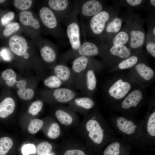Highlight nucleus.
Returning a JSON list of instances; mask_svg holds the SVG:
<instances>
[{"label": "nucleus", "instance_id": "f704fd0d", "mask_svg": "<svg viewBox=\"0 0 155 155\" xmlns=\"http://www.w3.org/2000/svg\"><path fill=\"white\" fill-rule=\"evenodd\" d=\"M44 121L39 119H34L32 120L29 123L28 130L29 132L32 134L36 133L43 126Z\"/></svg>", "mask_w": 155, "mask_h": 155}, {"label": "nucleus", "instance_id": "423d86ee", "mask_svg": "<svg viewBox=\"0 0 155 155\" xmlns=\"http://www.w3.org/2000/svg\"><path fill=\"white\" fill-rule=\"evenodd\" d=\"M92 57L80 56L73 60L71 69L75 83V89L86 95L85 75L86 69L91 61Z\"/></svg>", "mask_w": 155, "mask_h": 155}, {"label": "nucleus", "instance_id": "c756f323", "mask_svg": "<svg viewBox=\"0 0 155 155\" xmlns=\"http://www.w3.org/2000/svg\"><path fill=\"white\" fill-rule=\"evenodd\" d=\"M1 76L3 79L5 81L6 84L8 86H12L16 82V74L11 69H7L3 71Z\"/></svg>", "mask_w": 155, "mask_h": 155}, {"label": "nucleus", "instance_id": "09e8293b", "mask_svg": "<svg viewBox=\"0 0 155 155\" xmlns=\"http://www.w3.org/2000/svg\"><path fill=\"white\" fill-rule=\"evenodd\" d=\"M5 0H0V3H2L4 2Z\"/></svg>", "mask_w": 155, "mask_h": 155}, {"label": "nucleus", "instance_id": "2f4dec72", "mask_svg": "<svg viewBox=\"0 0 155 155\" xmlns=\"http://www.w3.org/2000/svg\"><path fill=\"white\" fill-rule=\"evenodd\" d=\"M138 61L137 56L136 55H131L121 61L118 65V67L121 69H128L136 65Z\"/></svg>", "mask_w": 155, "mask_h": 155}, {"label": "nucleus", "instance_id": "412c9836", "mask_svg": "<svg viewBox=\"0 0 155 155\" xmlns=\"http://www.w3.org/2000/svg\"><path fill=\"white\" fill-rule=\"evenodd\" d=\"M8 44L11 51L18 56H23L27 51V42L22 36L16 35L12 36L9 40Z\"/></svg>", "mask_w": 155, "mask_h": 155}, {"label": "nucleus", "instance_id": "a211bd4d", "mask_svg": "<svg viewBox=\"0 0 155 155\" xmlns=\"http://www.w3.org/2000/svg\"><path fill=\"white\" fill-rule=\"evenodd\" d=\"M100 65L99 62L92 59L86 69L85 75L86 96L91 97L96 90L97 80L95 71L99 68Z\"/></svg>", "mask_w": 155, "mask_h": 155}, {"label": "nucleus", "instance_id": "1a4fd4ad", "mask_svg": "<svg viewBox=\"0 0 155 155\" xmlns=\"http://www.w3.org/2000/svg\"><path fill=\"white\" fill-rule=\"evenodd\" d=\"M54 115L63 129H75L80 122L77 114L68 106L63 104H57L54 112Z\"/></svg>", "mask_w": 155, "mask_h": 155}, {"label": "nucleus", "instance_id": "9d476101", "mask_svg": "<svg viewBox=\"0 0 155 155\" xmlns=\"http://www.w3.org/2000/svg\"><path fill=\"white\" fill-rule=\"evenodd\" d=\"M73 2V8L76 10L78 14L85 18L89 19L104 8L101 1L81 0H75Z\"/></svg>", "mask_w": 155, "mask_h": 155}, {"label": "nucleus", "instance_id": "4c0bfd02", "mask_svg": "<svg viewBox=\"0 0 155 155\" xmlns=\"http://www.w3.org/2000/svg\"><path fill=\"white\" fill-rule=\"evenodd\" d=\"M43 102L41 100H37L33 102L28 109V112L32 115H37L42 110Z\"/></svg>", "mask_w": 155, "mask_h": 155}, {"label": "nucleus", "instance_id": "4468645a", "mask_svg": "<svg viewBox=\"0 0 155 155\" xmlns=\"http://www.w3.org/2000/svg\"><path fill=\"white\" fill-rule=\"evenodd\" d=\"M47 3L59 23L64 22L73 9V4L69 0H49Z\"/></svg>", "mask_w": 155, "mask_h": 155}, {"label": "nucleus", "instance_id": "37998d69", "mask_svg": "<svg viewBox=\"0 0 155 155\" xmlns=\"http://www.w3.org/2000/svg\"><path fill=\"white\" fill-rule=\"evenodd\" d=\"M126 6L132 7H136L142 5L145 1L142 0H126L123 1Z\"/></svg>", "mask_w": 155, "mask_h": 155}, {"label": "nucleus", "instance_id": "2eb2a0df", "mask_svg": "<svg viewBox=\"0 0 155 155\" xmlns=\"http://www.w3.org/2000/svg\"><path fill=\"white\" fill-rule=\"evenodd\" d=\"M49 99L57 104H69L74 98L79 96L75 89L67 87L52 89L48 93Z\"/></svg>", "mask_w": 155, "mask_h": 155}, {"label": "nucleus", "instance_id": "0eeeda50", "mask_svg": "<svg viewBox=\"0 0 155 155\" xmlns=\"http://www.w3.org/2000/svg\"><path fill=\"white\" fill-rule=\"evenodd\" d=\"M39 16L43 25L55 37L61 39L66 36L55 14L48 6L40 8Z\"/></svg>", "mask_w": 155, "mask_h": 155}, {"label": "nucleus", "instance_id": "6ab92c4d", "mask_svg": "<svg viewBox=\"0 0 155 155\" xmlns=\"http://www.w3.org/2000/svg\"><path fill=\"white\" fill-rule=\"evenodd\" d=\"M130 84L127 81L119 79L114 82L109 88L108 94L115 100L123 99L131 89Z\"/></svg>", "mask_w": 155, "mask_h": 155}, {"label": "nucleus", "instance_id": "f3484780", "mask_svg": "<svg viewBox=\"0 0 155 155\" xmlns=\"http://www.w3.org/2000/svg\"><path fill=\"white\" fill-rule=\"evenodd\" d=\"M54 75L59 78L67 87L75 89V85L73 75L71 68L66 63L60 61L53 68Z\"/></svg>", "mask_w": 155, "mask_h": 155}, {"label": "nucleus", "instance_id": "c85d7f7f", "mask_svg": "<svg viewBox=\"0 0 155 155\" xmlns=\"http://www.w3.org/2000/svg\"><path fill=\"white\" fill-rule=\"evenodd\" d=\"M46 133L49 138L55 140L62 137L63 135V129L57 121H53L49 125Z\"/></svg>", "mask_w": 155, "mask_h": 155}, {"label": "nucleus", "instance_id": "a18cd8bd", "mask_svg": "<svg viewBox=\"0 0 155 155\" xmlns=\"http://www.w3.org/2000/svg\"><path fill=\"white\" fill-rule=\"evenodd\" d=\"M1 55L5 60H8L10 59L9 53L6 49H3L2 50L1 52Z\"/></svg>", "mask_w": 155, "mask_h": 155}, {"label": "nucleus", "instance_id": "bb28decb", "mask_svg": "<svg viewBox=\"0 0 155 155\" xmlns=\"http://www.w3.org/2000/svg\"><path fill=\"white\" fill-rule=\"evenodd\" d=\"M16 106L15 102L11 97L4 98L0 102V118H4L11 114Z\"/></svg>", "mask_w": 155, "mask_h": 155}, {"label": "nucleus", "instance_id": "c9c22d12", "mask_svg": "<svg viewBox=\"0 0 155 155\" xmlns=\"http://www.w3.org/2000/svg\"><path fill=\"white\" fill-rule=\"evenodd\" d=\"M17 94L21 99L24 100H29L34 97V92L33 89L30 88H25L18 89Z\"/></svg>", "mask_w": 155, "mask_h": 155}, {"label": "nucleus", "instance_id": "473e14b6", "mask_svg": "<svg viewBox=\"0 0 155 155\" xmlns=\"http://www.w3.org/2000/svg\"><path fill=\"white\" fill-rule=\"evenodd\" d=\"M13 144L12 140L7 137L0 138V155H5L12 148Z\"/></svg>", "mask_w": 155, "mask_h": 155}, {"label": "nucleus", "instance_id": "cd10ccee", "mask_svg": "<svg viewBox=\"0 0 155 155\" xmlns=\"http://www.w3.org/2000/svg\"><path fill=\"white\" fill-rule=\"evenodd\" d=\"M135 69L139 76L146 81L150 80L154 76V73L153 69L144 63L137 64Z\"/></svg>", "mask_w": 155, "mask_h": 155}, {"label": "nucleus", "instance_id": "49530a36", "mask_svg": "<svg viewBox=\"0 0 155 155\" xmlns=\"http://www.w3.org/2000/svg\"><path fill=\"white\" fill-rule=\"evenodd\" d=\"M149 2L151 5L154 8L155 7V0H150L149 1Z\"/></svg>", "mask_w": 155, "mask_h": 155}, {"label": "nucleus", "instance_id": "f8f14e48", "mask_svg": "<svg viewBox=\"0 0 155 155\" xmlns=\"http://www.w3.org/2000/svg\"><path fill=\"white\" fill-rule=\"evenodd\" d=\"M142 123V134L141 144L153 145L155 142V111L150 108L147 113Z\"/></svg>", "mask_w": 155, "mask_h": 155}, {"label": "nucleus", "instance_id": "ea45409f", "mask_svg": "<svg viewBox=\"0 0 155 155\" xmlns=\"http://www.w3.org/2000/svg\"><path fill=\"white\" fill-rule=\"evenodd\" d=\"M146 48L147 51L154 58L155 57V38L147 36L146 38Z\"/></svg>", "mask_w": 155, "mask_h": 155}, {"label": "nucleus", "instance_id": "6e6552de", "mask_svg": "<svg viewBox=\"0 0 155 155\" xmlns=\"http://www.w3.org/2000/svg\"><path fill=\"white\" fill-rule=\"evenodd\" d=\"M78 14L76 10L73 8L72 12L64 22L66 27V35L71 46L69 50L72 51H76L81 44Z\"/></svg>", "mask_w": 155, "mask_h": 155}, {"label": "nucleus", "instance_id": "393cba45", "mask_svg": "<svg viewBox=\"0 0 155 155\" xmlns=\"http://www.w3.org/2000/svg\"><path fill=\"white\" fill-rule=\"evenodd\" d=\"M123 28L111 38L103 42L108 46L116 44L125 46L128 45L129 40V34L126 26Z\"/></svg>", "mask_w": 155, "mask_h": 155}, {"label": "nucleus", "instance_id": "72a5a7b5", "mask_svg": "<svg viewBox=\"0 0 155 155\" xmlns=\"http://www.w3.org/2000/svg\"><path fill=\"white\" fill-rule=\"evenodd\" d=\"M53 149L52 144L47 141H44L37 145L36 152L37 155H46L51 152Z\"/></svg>", "mask_w": 155, "mask_h": 155}, {"label": "nucleus", "instance_id": "c03bdc74", "mask_svg": "<svg viewBox=\"0 0 155 155\" xmlns=\"http://www.w3.org/2000/svg\"><path fill=\"white\" fill-rule=\"evenodd\" d=\"M27 85L26 81L25 80H20L16 82V87L18 89L26 88Z\"/></svg>", "mask_w": 155, "mask_h": 155}, {"label": "nucleus", "instance_id": "79ce46f5", "mask_svg": "<svg viewBox=\"0 0 155 155\" xmlns=\"http://www.w3.org/2000/svg\"><path fill=\"white\" fill-rule=\"evenodd\" d=\"M15 16V13L13 11H9L5 14L1 18V22L2 25L5 26L11 23Z\"/></svg>", "mask_w": 155, "mask_h": 155}, {"label": "nucleus", "instance_id": "ddd939ff", "mask_svg": "<svg viewBox=\"0 0 155 155\" xmlns=\"http://www.w3.org/2000/svg\"><path fill=\"white\" fill-rule=\"evenodd\" d=\"M143 98V94L140 90H133L121 101L119 105V108L123 113V115L135 117L134 111L141 105Z\"/></svg>", "mask_w": 155, "mask_h": 155}, {"label": "nucleus", "instance_id": "aec40b11", "mask_svg": "<svg viewBox=\"0 0 155 155\" xmlns=\"http://www.w3.org/2000/svg\"><path fill=\"white\" fill-rule=\"evenodd\" d=\"M103 152V155H121L123 150L129 149L130 145L123 139L116 137L111 140Z\"/></svg>", "mask_w": 155, "mask_h": 155}, {"label": "nucleus", "instance_id": "f03ea898", "mask_svg": "<svg viewBox=\"0 0 155 155\" xmlns=\"http://www.w3.org/2000/svg\"><path fill=\"white\" fill-rule=\"evenodd\" d=\"M109 123L126 142L131 145L141 144L142 123L135 118L123 115L111 117Z\"/></svg>", "mask_w": 155, "mask_h": 155}, {"label": "nucleus", "instance_id": "39448f33", "mask_svg": "<svg viewBox=\"0 0 155 155\" xmlns=\"http://www.w3.org/2000/svg\"><path fill=\"white\" fill-rule=\"evenodd\" d=\"M102 46V42L98 44L91 41H85L81 44L76 51H72L69 50L62 54L59 57L60 61L66 63L69 60H73L80 56L92 57L100 55Z\"/></svg>", "mask_w": 155, "mask_h": 155}, {"label": "nucleus", "instance_id": "4be33fe9", "mask_svg": "<svg viewBox=\"0 0 155 155\" xmlns=\"http://www.w3.org/2000/svg\"><path fill=\"white\" fill-rule=\"evenodd\" d=\"M123 19L116 16L107 24L100 40L104 42L110 39L121 30Z\"/></svg>", "mask_w": 155, "mask_h": 155}, {"label": "nucleus", "instance_id": "9b49d317", "mask_svg": "<svg viewBox=\"0 0 155 155\" xmlns=\"http://www.w3.org/2000/svg\"><path fill=\"white\" fill-rule=\"evenodd\" d=\"M62 137L61 144L67 148L63 155H87L84 150L87 146L76 133L65 134Z\"/></svg>", "mask_w": 155, "mask_h": 155}, {"label": "nucleus", "instance_id": "7c9ffc66", "mask_svg": "<svg viewBox=\"0 0 155 155\" xmlns=\"http://www.w3.org/2000/svg\"><path fill=\"white\" fill-rule=\"evenodd\" d=\"M44 84L45 86L51 89L59 88L64 85L63 82L54 74L45 79Z\"/></svg>", "mask_w": 155, "mask_h": 155}, {"label": "nucleus", "instance_id": "20e7f679", "mask_svg": "<svg viewBox=\"0 0 155 155\" xmlns=\"http://www.w3.org/2000/svg\"><path fill=\"white\" fill-rule=\"evenodd\" d=\"M116 14V12L111 8H104L89 19L85 26L86 32L100 40L107 24Z\"/></svg>", "mask_w": 155, "mask_h": 155}, {"label": "nucleus", "instance_id": "a878e982", "mask_svg": "<svg viewBox=\"0 0 155 155\" xmlns=\"http://www.w3.org/2000/svg\"><path fill=\"white\" fill-rule=\"evenodd\" d=\"M19 19L20 22L24 26H30L36 30L39 29L40 27L39 21L34 18L30 11H22L19 14Z\"/></svg>", "mask_w": 155, "mask_h": 155}, {"label": "nucleus", "instance_id": "58836bf2", "mask_svg": "<svg viewBox=\"0 0 155 155\" xmlns=\"http://www.w3.org/2000/svg\"><path fill=\"white\" fill-rule=\"evenodd\" d=\"M33 0H15L13 2L14 6L17 8L24 11L29 9L32 6Z\"/></svg>", "mask_w": 155, "mask_h": 155}, {"label": "nucleus", "instance_id": "a19ab883", "mask_svg": "<svg viewBox=\"0 0 155 155\" xmlns=\"http://www.w3.org/2000/svg\"><path fill=\"white\" fill-rule=\"evenodd\" d=\"M22 152L23 155L34 154L36 152V148L33 144H25L22 147Z\"/></svg>", "mask_w": 155, "mask_h": 155}, {"label": "nucleus", "instance_id": "b1692460", "mask_svg": "<svg viewBox=\"0 0 155 155\" xmlns=\"http://www.w3.org/2000/svg\"><path fill=\"white\" fill-rule=\"evenodd\" d=\"M102 51L108 52L113 56L123 59L129 57L131 54V50L126 46L116 44L108 46L103 42Z\"/></svg>", "mask_w": 155, "mask_h": 155}, {"label": "nucleus", "instance_id": "7ed1b4c3", "mask_svg": "<svg viewBox=\"0 0 155 155\" xmlns=\"http://www.w3.org/2000/svg\"><path fill=\"white\" fill-rule=\"evenodd\" d=\"M125 26L129 36V48L137 50L142 47L146 40L143 21L137 14L129 12L125 18Z\"/></svg>", "mask_w": 155, "mask_h": 155}, {"label": "nucleus", "instance_id": "de8ad7c7", "mask_svg": "<svg viewBox=\"0 0 155 155\" xmlns=\"http://www.w3.org/2000/svg\"><path fill=\"white\" fill-rule=\"evenodd\" d=\"M46 155H55V154L53 152H51V153L47 154Z\"/></svg>", "mask_w": 155, "mask_h": 155}, {"label": "nucleus", "instance_id": "e433bc0d", "mask_svg": "<svg viewBox=\"0 0 155 155\" xmlns=\"http://www.w3.org/2000/svg\"><path fill=\"white\" fill-rule=\"evenodd\" d=\"M20 29V26L18 22H11L5 26L3 34L5 36H8L18 31Z\"/></svg>", "mask_w": 155, "mask_h": 155}, {"label": "nucleus", "instance_id": "5701e85b", "mask_svg": "<svg viewBox=\"0 0 155 155\" xmlns=\"http://www.w3.org/2000/svg\"><path fill=\"white\" fill-rule=\"evenodd\" d=\"M43 42L40 49L41 57L44 62L52 65L54 67L56 64L58 56L57 50L49 43L45 41Z\"/></svg>", "mask_w": 155, "mask_h": 155}, {"label": "nucleus", "instance_id": "dca6fc26", "mask_svg": "<svg viewBox=\"0 0 155 155\" xmlns=\"http://www.w3.org/2000/svg\"><path fill=\"white\" fill-rule=\"evenodd\" d=\"M96 106V102L92 97L86 95L76 97L68 105L75 112L84 116L88 114Z\"/></svg>", "mask_w": 155, "mask_h": 155}, {"label": "nucleus", "instance_id": "f257e3e1", "mask_svg": "<svg viewBox=\"0 0 155 155\" xmlns=\"http://www.w3.org/2000/svg\"><path fill=\"white\" fill-rule=\"evenodd\" d=\"M75 131L88 148L94 150L100 149L116 137L114 130L96 106L84 116Z\"/></svg>", "mask_w": 155, "mask_h": 155}]
</instances>
